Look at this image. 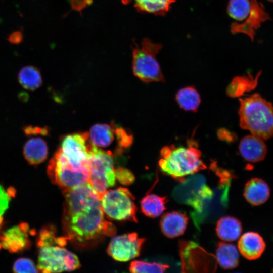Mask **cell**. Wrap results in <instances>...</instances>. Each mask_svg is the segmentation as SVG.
I'll return each instance as SVG.
<instances>
[{"label":"cell","mask_w":273,"mask_h":273,"mask_svg":"<svg viewBox=\"0 0 273 273\" xmlns=\"http://www.w3.org/2000/svg\"><path fill=\"white\" fill-rule=\"evenodd\" d=\"M162 48L161 44L155 43L145 38L140 44L133 40L132 71L133 74L142 81L164 82V78L156 55Z\"/></svg>","instance_id":"cell-7"},{"label":"cell","mask_w":273,"mask_h":273,"mask_svg":"<svg viewBox=\"0 0 273 273\" xmlns=\"http://www.w3.org/2000/svg\"><path fill=\"white\" fill-rule=\"evenodd\" d=\"M260 73L261 72H259L255 78L250 74L248 76L235 77L227 88V94L230 97H236L241 96L245 92L254 88L257 83Z\"/></svg>","instance_id":"cell-27"},{"label":"cell","mask_w":273,"mask_h":273,"mask_svg":"<svg viewBox=\"0 0 273 273\" xmlns=\"http://www.w3.org/2000/svg\"><path fill=\"white\" fill-rule=\"evenodd\" d=\"M21 85L29 90H34L42 84V80L40 71L33 66H26L20 70L18 75Z\"/></svg>","instance_id":"cell-26"},{"label":"cell","mask_w":273,"mask_h":273,"mask_svg":"<svg viewBox=\"0 0 273 273\" xmlns=\"http://www.w3.org/2000/svg\"><path fill=\"white\" fill-rule=\"evenodd\" d=\"M251 8L247 17L242 23H232L231 32L233 34H246L253 42L256 31L263 22L271 20V18L262 3L257 0H251Z\"/></svg>","instance_id":"cell-12"},{"label":"cell","mask_w":273,"mask_h":273,"mask_svg":"<svg viewBox=\"0 0 273 273\" xmlns=\"http://www.w3.org/2000/svg\"><path fill=\"white\" fill-rule=\"evenodd\" d=\"M242 227L240 221L232 216L220 217L217 222L216 232L218 237L224 241H233L240 236Z\"/></svg>","instance_id":"cell-22"},{"label":"cell","mask_w":273,"mask_h":273,"mask_svg":"<svg viewBox=\"0 0 273 273\" xmlns=\"http://www.w3.org/2000/svg\"><path fill=\"white\" fill-rule=\"evenodd\" d=\"M25 159L32 165H37L43 162L48 156V147L42 138L36 137L28 140L23 147Z\"/></svg>","instance_id":"cell-20"},{"label":"cell","mask_w":273,"mask_h":273,"mask_svg":"<svg viewBox=\"0 0 273 273\" xmlns=\"http://www.w3.org/2000/svg\"><path fill=\"white\" fill-rule=\"evenodd\" d=\"M2 222H0V228H1V226L2 225ZM0 248H1V245H0Z\"/></svg>","instance_id":"cell-37"},{"label":"cell","mask_w":273,"mask_h":273,"mask_svg":"<svg viewBox=\"0 0 273 273\" xmlns=\"http://www.w3.org/2000/svg\"><path fill=\"white\" fill-rule=\"evenodd\" d=\"M251 8V0H230L228 4L227 12L230 17L241 22L247 17Z\"/></svg>","instance_id":"cell-28"},{"label":"cell","mask_w":273,"mask_h":273,"mask_svg":"<svg viewBox=\"0 0 273 273\" xmlns=\"http://www.w3.org/2000/svg\"><path fill=\"white\" fill-rule=\"evenodd\" d=\"M92 144L88 132L75 133L65 136L59 149L70 158L88 163V151Z\"/></svg>","instance_id":"cell-13"},{"label":"cell","mask_w":273,"mask_h":273,"mask_svg":"<svg viewBox=\"0 0 273 273\" xmlns=\"http://www.w3.org/2000/svg\"><path fill=\"white\" fill-rule=\"evenodd\" d=\"M29 228L27 224L21 223L8 229L0 236V245L11 253H17L30 245Z\"/></svg>","instance_id":"cell-14"},{"label":"cell","mask_w":273,"mask_h":273,"mask_svg":"<svg viewBox=\"0 0 273 273\" xmlns=\"http://www.w3.org/2000/svg\"><path fill=\"white\" fill-rule=\"evenodd\" d=\"M116 127V125L114 123L109 125L95 124L91 127L88 133L89 139L98 148H108L111 146L115 140H117L118 143Z\"/></svg>","instance_id":"cell-19"},{"label":"cell","mask_w":273,"mask_h":273,"mask_svg":"<svg viewBox=\"0 0 273 273\" xmlns=\"http://www.w3.org/2000/svg\"><path fill=\"white\" fill-rule=\"evenodd\" d=\"M218 137L222 139L223 140H225L229 142H232L235 139L234 134L231 132L230 131L225 129H221L219 130L218 132Z\"/></svg>","instance_id":"cell-35"},{"label":"cell","mask_w":273,"mask_h":273,"mask_svg":"<svg viewBox=\"0 0 273 273\" xmlns=\"http://www.w3.org/2000/svg\"><path fill=\"white\" fill-rule=\"evenodd\" d=\"M24 132L27 135L38 134L47 135L48 130L46 128L28 126L24 128Z\"/></svg>","instance_id":"cell-33"},{"label":"cell","mask_w":273,"mask_h":273,"mask_svg":"<svg viewBox=\"0 0 273 273\" xmlns=\"http://www.w3.org/2000/svg\"><path fill=\"white\" fill-rule=\"evenodd\" d=\"M47 172L52 183L63 189L87 183L90 176L89 163L70 158L59 149L51 159Z\"/></svg>","instance_id":"cell-6"},{"label":"cell","mask_w":273,"mask_h":273,"mask_svg":"<svg viewBox=\"0 0 273 273\" xmlns=\"http://www.w3.org/2000/svg\"><path fill=\"white\" fill-rule=\"evenodd\" d=\"M175 100L179 106L187 111L196 112L201 102L199 94L193 86H187L179 90Z\"/></svg>","instance_id":"cell-25"},{"label":"cell","mask_w":273,"mask_h":273,"mask_svg":"<svg viewBox=\"0 0 273 273\" xmlns=\"http://www.w3.org/2000/svg\"><path fill=\"white\" fill-rule=\"evenodd\" d=\"M145 239L139 238L136 233H128L114 237L107 249L114 260L125 262L138 257Z\"/></svg>","instance_id":"cell-11"},{"label":"cell","mask_w":273,"mask_h":273,"mask_svg":"<svg viewBox=\"0 0 273 273\" xmlns=\"http://www.w3.org/2000/svg\"><path fill=\"white\" fill-rule=\"evenodd\" d=\"M179 182L173 189L172 196L177 203L192 207L202 198L209 187L204 175L197 173Z\"/></svg>","instance_id":"cell-10"},{"label":"cell","mask_w":273,"mask_h":273,"mask_svg":"<svg viewBox=\"0 0 273 273\" xmlns=\"http://www.w3.org/2000/svg\"><path fill=\"white\" fill-rule=\"evenodd\" d=\"M38 237L37 267L39 271H70L80 267L77 256L65 248L66 238L64 236H57L53 226L42 229Z\"/></svg>","instance_id":"cell-2"},{"label":"cell","mask_w":273,"mask_h":273,"mask_svg":"<svg viewBox=\"0 0 273 273\" xmlns=\"http://www.w3.org/2000/svg\"><path fill=\"white\" fill-rule=\"evenodd\" d=\"M216 258L219 265L225 269L237 267L239 263V253L233 244L220 242L218 243Z\"/></svg>","instance_id":"cell-23"},{"label":"cell","mask_w":273,"mask_h":273,"mask_svg":"<svg viewBox=\"0 0 273 273\" xmlns=\"http://www.w3.org/2000/svg\"><path fill=\"white\" fill-rule=\"evenodd\" d=\"M169 265L158 262H148L142 260H134L130 263L129 271L131 272H164Z\"/></svg>","instance_id":"cell-29"},{"label":"cell","mask_w":273,"mask_h":273,"mask_svg":"<svg viewBox=\"0 0 273 273\" xmlns=\"http://www.w3.org/2000/svg\"><path fill=\"white\" fill-rule=\"evenodd\" d=\"M100 202L104 214L109 218L137 222L134 198L128 189L119 187L107 190Z\"/></svg>","instance_id":"cell-9"},{"label":"cell","mask_w":273,"mask_h":273,"mask_svg":"<svg viewBox=\"0 0 273 273\" xmlns=\"http://www.w3.org/2000/svg\"><path fill=\"white\" fill-rule=\"evenodd\" d=\"M15 272H37L38 270L33 262L29 259L22 258L15 261L13 267Z\"/></svg>","instance_id":"cell-30"},{"label":"cell","mask_w":273,"mask_h":273,"mask_svg":"<svg viewBox=\"0 0 273 273\" xmlns=\"http://www.w3.org/2000/svg\"><path fill=\"white\" fill-rule=\"evenodd\" d=\"M88 163L90 172L88 183L101 200L108 189L115 183L113 155L92 143L88 151Z\"/></svg>","instance_id":"cell-8"},{"label":"cell","mask_w":273,"mask_h":273,"mask_svg":"<svg viewBox=\"0 0 273 273\" xmlns=\"http://www.w3.org/2000/svg\"><path fill=\"white\" fill-rule=\"evenodd\" d=\"M168 199L165 196L154 194L146 195L141 201L142 212L147 216L155 218L160 216L166 209Z\"/></svg>","instance_id":"cell-24"},{"label":"cell","mask_w":273,"mask_h":273,"mask_svg":"<svg viewBox=\"0 0 273 273\" xmlns=\"http://www.w3.org/2000/svg\"><path fill=\"white\" fill-rule=\"evenodd\" d=\"M175 0H121L127 5L133 3L136 10L141 13L164 16L168 12Z\"/></svg>","instance_id":"cell-21"},{"label":"cell","mask_w":273,"mask_h":273,"mask_svg":"<svg viewBox=\"0 0 273 273\" xmlns=\"http://www.w3.org/2000/svg\"><path fill=\"white\" fill-rule=\"evenodd\" d=\"M63 193L62 225L67 240L85 245L115 235V227L105 219L98 195L89 183L63 189Z\"/></svg>","instance_id":"cell-1"},{"label":"cell","mask_w":273,"mask_h":273,"mask_svg":"<svg viewBox=\"0 0 273 273\" xmlns=\"http://www.w3.org/2000/svg\"><path fill=\"white\" fill-rule=\"evenodd\" d=\"M267 1H268V2L273 3V0H267Z\"/></svg>","instance_id":"cell-36"},{"label":"cell","mask_w":273,"mask_h":273,"mask_svg":"<svg viewBox=\"0 0 273 273\" xmlns=\"http://www.w3.org/2000/svg\"><path fill=\"white\" fill-rule=\"evenodd\" d=\"M239 150L244 159L250 162L262 161L267 153L263 140L253 134L245 136L241 140Z\"/></svg>","instance_id":"cell-16"},{"label":"cell","mask_w":273,"mask_h":273,"mask_svg":"<svg viewBox=\"0 0 273 273\" xmlns=\"http://www.w3.org/2000/svg\"><path fill=\"white\" fill-rule=\"evenodd\" d=\"M265 243L257 232H248L242 235L238 242L239 252L245 258L253 260L259 258L265 249Z\"/></svg>","instance_id":"cell-15"},{"label":"cell","mask_w":273,"mask_h":273,"mask_svg":"<svg viewBox=\"0 0 273 273\" xmlns=\"http://www.w3.org/2000/svg\"><path fill=\"white\" fill-rule=\"evenodd\" d=\"M210 169L218 177V182L214 188L209 187L192 207L191 216L198 229L202 224L215 222L224 213L229 204V190L233 175L218 167L215 162L211 164Z\"/></svg>","instance_id":"cell-3"},{"label":"cell","mask_w":273,"mask_h":273,"mask_svg":"<svg viewBox=\"0 0 273 273\" xmlns=\"http://www.w3.org/2000/svg\"><path fill=\"white\" fill-rule=\"evenodd\" d=\"M23 34L20 31H16L12 33L8 36V41L13 44H18L23 40Z\"/></svg>","instance_id":"cell-34"},{"label":"cell","mask_w":273,"mask_h":273,"mask_svg":"<svg viewBox=\"0 0 273 273\" xmlns=\"http://www.w3.org/2000/svg\"><path fill=\"white\" fill-rule=\"evenodd\" d=\"M188 220V217L184 213L175 211L168 212L164 214L160 219V229L165 236L175 238L184 233Z\"/></svg>","instance_id":"cell-17"},{"label":"cell","mask_w":273,"mask_h":273,"mask_svg":"<svg viewBox=\"0 0 273 273\" xmlns=\"http://www.w3.org/2000/svg\"><path fill=\"white\" fill-rule=\"evenodd\" d=\"M116 179L124 185L132 184L135 177L133 174L128 169L123 167H118L115 169Z\"/></svg>","instance_id":"cell-31"},{"label":"cell","mask_w":273,"mask_h":273,"mask_svg":"<svg viewBox=\"0 0 273 273\" xmlns=\"http://www.w3.org/2000/svg\"><path fill=\"white\" fill-rule=\"evenodd\" d=\"M11 191H6L3 187L0 185V222L3 221V215L8 209L9 203L12 194Z\"/></svg>","instance_id":"cell-32"},{"label":"cell","mask_w":273,"mask_h":273,"mask_svg":"<svg viewBox=\"0 0 273 273\" xmlns=\"http://www.w3.org/2000/svg\"><path fill=\"white\" fill-rule=\"evenodd\" d=\"M189 144L187 148L172 145L161 149L158 165L163 174L180 181L206 168L200 150L194 142Z\"/></svg>","instance_id":"cell-4"},{"label":"cell","mask_w":273,"mask_h":273,"mask_svg":"<svg viewBox=\"0 0 273 273\" xmlns=\"http://www.w3.org/2000/svg\"><path fill=\"white\" fill-rule=\"evenodd\" d=\"M270 188L263 180L253 178L245 185L243 195L250 204L258 206L264 203L270 196Z\"/></svg>","instance_id":"cell-18"},{"label":"cell","mask_w":273,"mask_h":273,"mask_svg":"<svg viewBox=\"0 0 273 273\" xmlns=\"http://www.w3.org/2000/svg\"><path fill=\"white\" fill-rule=\"evenodd\" d=\"M240 127L264 140L273 136V105L259 94L240 99Z\"/></svg>","instance_id":"cell-5"}]
</instances>
